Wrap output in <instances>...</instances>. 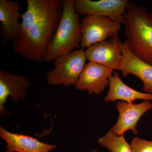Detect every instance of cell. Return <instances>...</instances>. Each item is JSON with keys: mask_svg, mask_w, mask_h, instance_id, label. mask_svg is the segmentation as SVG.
Wrapping results in <instances>:
<instances>
[{"mask_svg": "<svg viewBox=\"0 0 152 152\" xmlns=\"http://www.w3.org/2000/svg\"><path fill=\"white\" fill-rule=\"evenodd\" d=\"M63 12V1L53 0L47 12L25 32L12 42L13 50L26 59L44 63Z\"/></svg>", "mask_w": 152, "mask_h": 152, "instance_id": "6da1fadb", "label": "cell"}, {"mask_svg": "<svg viewBox=\"0 0 152 152\" xmlns=\"http://www.w3.org/2000/svg\"><path fill=\"white\" fill-rule=\"evenodd\" d=\"M124 42L133 54L152 66V13L130 1L124 14Z\"/></svg>", "mask_w": 152, "mask_h": 152, "instance_id": "7a4b0ae2", "label": "cell"}, {"mask_svg": "<svg viewBox=\"0 0 152 152\" xmlns=\"http://www.w3.org/2000/svg\"><path fill=\"white\" fill-rule=\"evenodd\" d=\"M63 12L53 39L48 49L46 62L81 49V33L80 15L76 12L74 0H63Z\"/></svg>", "mask_w": 152, "mask_h": 152, "instance_id": "3957f363", "label": "cell"}, {"mask_svg": "<svg viewBox=\"0 0 152 152\" xmlns=\"http://www.w3.org/2000/svg\"><path fill=\"white\" fill-rule=\"evenodd\" d=\"M87 59L86 51L82 48L58 57L54 60V69L47 75L48 83L53 86H75L86 65Z\"/></svg>", "mask_w": 152, "mask_h": 152, "instance_id": "277c9868", "label": "cell"}, {"mask_svg": "<svg viewBox=\"0 0 152 152\" xmlns=\"http://www.w3.org/2000/svg\"><path fill=\"white\" fill-rule=\"evenodd\" d=\"M122 24L107 17L94 15L85 16L80 22L81 48H88L109 37H117Z\"/></svg>", "mask_w": 152, "mask_h": 152, "instance_id": "5b68a950", "label": "cell"}, {"mask_svg": "<svg viewBox=\"0 0 152 152\" xmlns=\"http://www.w3.org/2000/svg\"><path fill=\"white\" fill-rule=\"evenodd\" d=\"M129 0H74L75 11L79 15H94L107 17L124 24Z\"/></svg>", "mask_w": 152, "mask_h": 152, "instance_id": "8992f818", "label": "cell"}, {"mask_svg": "<svg viewBox=\"0 0 152 152\" xmlns=\"http://www.w3.org/2000/svg\"><path fill=\"white\" fill-rule=\"evenodd\" d=\"M116 107L119 118L110 131L118 136L124 135L125 132L129 130L137 135L138 133L136 129L138 122L144 114L152 110V104L150 101L138 104L118 101Z\"/></svg>", "mask_w": 152, "mask_h": 152, "instance_id": "52a82bcc", "label": "cell"}, {"mask_svg": "<svg viewBox=\"0 0 152 152\" xmlns=\"http://www.w3.org/2000/svg\"><path fill=\"white\" fill-rule=\"evenodd\" d=\"M113 70L98 63L89 61L83 71L75 88L80 91H87L88 94H100L109 86V79Z\"/></svg>", "mask_w": 152, "mask_h": 152, "instance_id": "ba28073f", "label": "cell"}, {"mask_svg": "<svg viewBox=\"0 0 152 152\" xmlns=\"http://www.w3.org/2000/svg\"><path fill=\"white\" fill-rule=\"evenodd\" d=\"M31 84L28 78L20 74L0 70V112L1 115L8 114L4 104L9 96L12 102L23 99L28 96L27 89Z\"/></svg>", "mask_w": 152, "mask_h": 152, "instance_id": "9c48e42d", "label": "cell"}, {"mask_svg": "<svg viewBox=\"0 0 152 152\" xmlns=\"http://www.w3.org/2000/svg\"><path fill=\"white\" fill-rule=\"evenodd\" d=\"M119 41L118 37H112L87 48L85 51L87 59L118 70L123 58Z\"/></svg>", "mask_w": 152, "mask_h": 152, "instance_id": "30bf717a", "label": "cell"}, {"mask_svg": "<svg viewBox=\"0 0 152 152\" xmlns=\"http://www.w3.org/2000/svg\"><path fill=\"white\" fill-rule=\"evenodd\" d=\"M119 44L123 58L118 70L121 72L124 77L129 75L137 77L142 82L144 91L152 94V66L133 54L124 42L120 40Z\"/></svg>", "mask_w": 152, "mask_h": 152, "instance_id": "8fae6325", "label": "cell"}, {"mask_svg": "<svg viewBox=\"0 0 152 152\" xmlns=\"http://www.w3.org/2000/svg\"><path fill=\"white\" fill-rule=\"evenodd\" d=\"M21 4L18 0H0V31L3 46L12 42L20 34L22 18Z\"/></svg>", "mask_w": 152, "mask_h": 152, "instance_id": "7c38bea8", "label": "cell"}, {"mask_svg": "<svg viewBox=\"0 0 152 152\" xmlns=\"http://www.w3.org/2000/svg\"><path fill=\"white\" fill-rule=\"evenodd\" d=\"M0 137L7 143L5 152H50L57 148L30 136L11 132L1 126Z\"/></svg>", "mask_w": 152, "mask_h": 152, "instance_id": "4fadbf2b", "label": "cell"}, {"mask_svg": "<svg viewBox=\"0 0 152 152\" xmlns=\"http://www.w3.org/2000/svg\"><path fill=\"white\" fill-rule=\"evenodd\" d=\"M109 86L108 92L104 99V102L119 101L133 103L137 100L152 101V94L140 92L127 86L116 72L110 77Z\"/></svg>", "mask_w": 152, "mask_h": 152, "instance_id": "5bb4252c", "label": "cell"}, {"mask_svg": "<svg viewBox=\"0 0 152 152\" xmlns=\"http://www.w3.org/2000/svg\"><path fill=\"white\" fill-rule=\"evenodd\" d=\"M52 2L53 0H27V9L22 16L20 34L27 31L42 16Z\"/></svg>", "mask_w": 152, "mask_h": 152, "instance_id": "9a60e30c", "label": "cell"}, {"mask_svg": "<svg viewBox=\"0 0 152 152\" xmlns=\"http://www.w3.org/2000/svg\"><path fill=\"white\" fill-rule=\"evenodd\" d=\"M98 143L110 152H132V146L124 135L118 136L110 130L98 139Z\"/></svg>", "mask_w": 152, "mask_h": 152, "instance_id": "2e32d148", "label": "cell"}, {"mask_svg": "<svg viewBox=\"0 0 152 152\" xmlns=\"http://www.w3.org/2000/svg\"><path fill=\"white\" fill-rule=\"evenodd\" d=\"M132 152H152V141L135 137L131 143Z\"/></svg>", "mask_w": 152, "mask_h": 152, "instance_id": "e0dca14e", "label": "cell"}, {"mask_svg": "<svg viewBox=\"0 0 152 152\" xmlns=\"http://www.w3.org/2000/svg\"><path fill=\"white\" fill-rule=\"evenodd\" d=\"M91 152H99L98 151H96V150H92L91 151Z\"/></svg>", "mask_w": 152, "mask_h": 152, "instance_id": "ac0fdd59", "label": "cell"}]
</instances>
